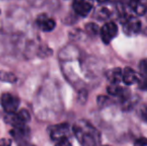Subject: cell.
Instances as JSON below:
<instances>
[{"label": "cell", "mask_w": 147, "mask_h": 146, "mask_svg": "<svg viewBox=\"0 0 147 146\" xmlns=\"http://www.w3.org/2000/svg\"><path fill=\"white\" fill-rule=\"evenodd\" d=\"M10 133H11L14 140L17 141L19 144L27 143V141L30 138V129L26 125L20 127H13V129L10 131Z\"/></svg>", "instance_id": "cell-7"}, {"label": "cell", "mask_w": 147, "mask_h": 146, "mask_svg": "<svg viewBox=\"0 0 147 146\" xmlns=\"http://www.w3.org/2000/svg\"><path fill=\"white\" fill-rule=\"evenodd\" d=\"M109 94L113 96H119L123 93V88L119 85H112L111 84L110 86H108V89H107Z\"/></svg>", "instance_id": "cell-15"}, {"label": "cell", "mask_w": 147, "mask_h": 146, "mask_svg": "<svg viewBox=\"0 0 147 146\" xmlns=\"http://www.w3.org/2000/svg\"><path fill=\"white\" fill-rule=\"evenodd\" d=\"M36 23L38 25V27L44 32L52 31L55 28V26H56L54 20L52 18L48 17L47 15H45V14H41V15L38 16Z\"/></svg>", "instance_id": "cell-9"}, {"label": "cell", "mask_w": 147, "mask_h": 146, "mask_svg": "<svg viewBox=\"0 0 147 146\" xmlns=\"http://www.w3.org/2000/svg\"><path fill=\"white\" fill-rule=\"evenodd\" d=\"M106 76L112 85H118L122 81V70L120 68H112L106 73Z\"/></svg>", "instance_id": "cell-12"}, {"label": "cell", "mask_w": 147, "mask_h": 146, "mask_svg": "<svg viewBox=\"0 0 147 146\" xmlns=\"http://www.w3.org/2000/svg\"><path fill=\"white\" fill-rule=\"evenodd\" d=\"M141 88L147 91V79L143 81V83H142V85H141Z\"/></svg>", "instance_id": "cell-20"}, {"label": "cell", "mask_w": 147, "mask_h": 146, "mask_svg": "<svg viewBox=\"0 0 147 146\" xmlns=\"http://www.w3.org/2000/svg\"><path fill=\"white\" fill-rule=\"evenodd\" d=\"M142 116H143V118L147 121V107L145 108V109H144L143 113H142Z\"/></svg>", "instance_id": "cell-21"}, {"label": "cell", "mask_w": 147, "mask_h": 146, "mask_svg": "<svg viewBox=\"0 0 147 146\" xmlns=\"http://www.w3.org/2000/svg\"><path fill=\"white\" fill-rule=\"evenodd\" d=\"M141 29V21L137 17L129 16L123 24V31L127 36H134L139 33Z\"/></svg>", "instance_id": "cell-5"}, {"label": "cell", "mask_w": 147, "mask_h": 146, "mask_svg": "<svg viewBox=\"0 0 147 146\" xmlns=\"http://www.w3.org/2000/svg\"><path fill=\"white\" fill-rule=\"evenodd\" d=\"M0 81L9 82L14 83L17 81V77L11 72H6V71H0Z\"/></svg>", "instance_id": "cell-13"}, {"label": "cell", "mask_w": 147, "mask_h": 146, "mask_svg": "<svg viewBox=\"0 0 147 146\" xmlns=\"http://www.w3.org/2000/svg\"><path fill=\"white\" fill-rule=\"evenodd\" d=\"M18 146H34V145L29 144V143H23V144H19Z\"/></svg>", "instance_id": "cell-22"}, {"label": "cell", "mask_w": 147, "mask_h": 146, "mask_svg": "<svg viewBox=\"0 0 147 146\" xmlns=\"http://www.w3.org/2000/svg\"><path fill=\"white\" fill-rule=\"evenodd\" d=\"M29 120L30 114L26 109H21L16 111L15 113H11V114H6L5 116V121L13 127L24 126Z\"/></svg>", "instance_id": "cell-3"}, {"label": "cell", "mask_w": 147, "mask_h": 146, "mask_svg": "<svg viewBox=\"0 0 147 146\" xmlns=\"http://www.w3.org/2000/svg\"><path fill=\"white\" fill-rule=\"evenodd\" d=\"M20 104V99L11 93H4L1 96V105L7 114L15 113Z\"/></svg>", "instance_id": "cell-4"}, {"label": "cell", "mask_w": 147, "mask_h": 146, "mask_svg": "<svg viewBox=\"0 0 147 146\" xmlns=\"http://www.w3.org/2000/svg\"><path fill=\"white\" fill-rule=\"evenodd\" d=\"M135 146H147V138L141 137V138L137 139L135 141Z\"/></svg>", "instance_id": "cell-17"}, {"label": "cell", "mask_w": 147, "mask_h": 146, "mask_svg": "<svg viewBox=\"0 0 147 146\" xmlns=\"http://www.w3.org/2000/svg\"><path fill=\"white\" fill-rule=\"evenodd\" d=\"M139 70H140V73L143 76H147V58L140 61Z\"/></svg>", "instance_id": "cell-16"}, {"label": "cell", "mask_w": 147, "mask_h": 146, "mask_svg": "<svg viewBox=\"0 0 147 146\" xmlns=\"http://www.w3.org/2000/svg\"><path fill=\"white\" fill-rule=\"evenodd\" d=\"M55 146H72V145H71V143L69 142L68 139H62V140L57 141Z\"/></svg>", "instance_id": "cell-18"}, {"label": "cell", "mask_w": 147, "mask_h": 146, "mask_svg": "<svg viewBox=\"0 0 147 146\" xmlns=\"http://www.w3.org/2000/svg\"><path fill=\"white\" fill-rule=\"evenodd\" d=\"M72 7L77 15L86 17L92 10V3L88 1H74L72 3Z\"/></svg>", "instance_id": "cell-8"}, {"label": "cell", "mask_w": 147, "mask_h": 146, "mask_svg": "<svg viewBox=\"0 0 147 146\" xmlns=\"http://www.w3.org/2000/svg\"><path fill=\"white\" fill-rule=\"evenodd\" d=\"M122 81L126 85H132V84H135L139 81V76L132 68L126 67L122 71Z\"/></svg>", "instance_id": "cell-11"}, {"label": "cell", "mask_w": 147, "mask_h": 146, "mask_svg": "<svg viewBox=\"0 0 147 146\" xmlns=\"http://www.w3.org/2000/svg\"><path fill=\"white\" fill-rule=\"evenodd\" d=\"M0 146H11V140L8 138L0 139Z\"/></svg>", "instance_id": "cell-19"}, {"label": "cell", "mask_w": 147, "mask_h": 146, "mask_svg": "<svg viewBox=\"0 0 147 146\" xmlns=\"http://www.w3.org/2000/svg\"><path fill=\"white\" fill-rule=\"evenodd\" d=\"M118 33V28L117 25L114 23L113 21L107 22L104 25L102 26L100 30V36L102 41L105 43V44H108V43L111 42L112 39H114L116 37Z\"/></svg>", "instance_id": "cell-6"}, {"label": "cell", "mask_w": 147, "mask_h": 146, "mask_svg": "<svg viewBox=\"0 0 147 146\" xmlns=\"http://www.w3.org/2000/svg\"><path fill=\"white\" fill-rule=\"evenodd\" d=\"M48 132L52 140L59 141L62 139H68L71 134V127L68 123H60L49 127Z\"/></svg>", "instance_id": "cell-2"}, {"label": "cell", "mask_w": 147, "mask_h": 146, "mask_svg": "<svg viewBox=\"0 0 147 146\" xmlns=\"http://www.w3.org/2000/svg\"><path fill=\"white\" fill-rule=\"evenodd\" d=\"M126 9L131 11L135 15H143L147 11V2L145 1H132L125 4Z\"/></svg>", "instance_id": "cell-10"}, {"label": "cell", "mask_w": 147, "mask_h": 146, "mask_svg": "<svg viewBox=\"0 0 147 146\" xmlns=\"http://www.w3.org/2000/svg\"><path fill=\"white\" fill-rule=\"evenodd\" d=\"M110 16H111V11L108 7L102 6V7L98 8V10L96 12V17L98 19H107Z\"/></svg>", "instance_id": "cell-14"}, {"label": "cell", "mask_w": 147, "mask_h": 146, "mask_svg": "<svg viewBox=\"0 0 147 146\" xmlns=\"http://www.w3.org/2000/svg\"><path fill=\"white\" fill-rule=\"evenodd\" d=\"M72 132L81 146H100V132L88 121L78 120L74 123Z\"/></svg>", "instance_id": "cell-1"}]
</instances>
